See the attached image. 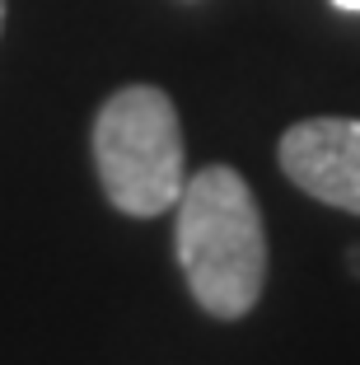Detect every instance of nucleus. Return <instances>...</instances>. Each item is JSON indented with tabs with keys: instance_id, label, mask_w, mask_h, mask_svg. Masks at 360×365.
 <instances>
[{
	"instance_id": "f257e3e1",
	"label": "nucleus",
	"mask_w": 360,
	"mask_h": 365,
	"mask_svg": "<svg viewBox=\"0 0 360 365\" xmlns=\"http://www.w3.org/2000/svg\"><path fill=\"white\" fill-rule=\"evenodd\" d=\"M178 267L192 300L215 319H244L267 281V230L257 197L225 164L182 182L178 197Z\"/></svg>"
},
{
	"instance_id": "f03ea898",
	"label": "nucleus",
	"mask_w": 360,
	"mask_h": 365,
	"mask_svg": "<svg viewBox=\"0 0 360 365\" xmlns=\"http://www.w3.org/2000/svg\"><path fill=\"white\" fill-rule=\"evenodd\" d=\"M94 169L108 202L122 215H164L178 206L187 160H182L178 108L155 85L117 89L94 118Z\"/></svg>"
},
{
	"instance_id": "7ed1b4c3",
	"label": "nucleus",
	"mask_w": 360,
	"mask_h": 365,
	"mask_svg": "<svg viewBox=\"0 0 360 365\" xmlns=\"http://www.w3.org/2000/svg\"><path fill=\"white\" fill-rule=\"evenodd\" d=\"M281 169L295 187L360 215V122L309 118L281 136Z\"/></svg>"
},
{
	"instance_id": "20e7f679",
	"label": "nucleus",
	"mask_w": 360,
	"mask_h": 365,
	"mask_svg": "<svg viewBox=\"0 0 360 365\" xmlns=\"http://www.w3.org/2000/svg\"><path fill=\"white\" fill-rule=\"evenodd\" d=\"M337 10H351V14H360V0H332Z\"/></svg>"
},
{
	"instance_id": "39448f33",
	"label": "nucleus",
	"mask_w": 360,
	"mask_h": 365,
	"mask_svg": "<svg viewBox=\"0 0 360 365\" xmlns=\"http://www.w3.org/2000/svg\"><path fill=\"white\" fill-rule=\"evenodd\" d=\"M0 29H5V0H0Z\"/></svg>"
}]
</instances>
